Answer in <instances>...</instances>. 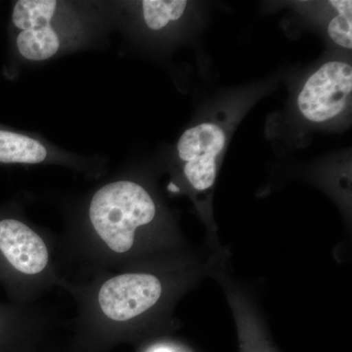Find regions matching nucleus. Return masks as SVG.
<instances>
[{
	"instance_id": "f257e3e1",
	"label": "nucleus",
	"mask_w": 352,
	"mask_h": 352,
	"mask_svg": "<svg viewBox=\"0 0 352 352\" xmlns=\"http://www.w3.org/2000/svg\"><path fill=\"white\" fill-rule=\"evenodd\" d=\"M156 201L140 183L112 180L95 190L59 237L67 280L131 270L161 242Z\"/></svg>"
},
{
	"instance_id": "f03ea898",
	"label": "nucleus",
	"mask_w": 352,
	"mask_h": 352,
	"mask_svg": "<svg viewBox=\"0 0 352 352\" xmlns=\"http://www.w3.org/2000/svg\"><path fill=\"white\" fill-rule=\"evenodd\" d=\"M65 291L76 307L72 346L78 352H111L154 320L170 284L161 273L135 267L69 281Z\"/></svg>"
},
{
	"instance_id": "7ed1b4c3",
	"label": "nucleus",
	"mask_w": 352,
	"mask_h": 352,
	"mask_svg": "<svg viewBox=\"0 0 352 352\" xmlns=\"http://www.w3.org/2000/svg\"><path fill=\"white\" fill-rule=\"evenodd\" d=\"M67 285L59 237L16 210L0 208V286L9 302H39L50 289H65Z\"/></svg>"
},
{
	"instance_id": "20e7f679",
	"label": "nucleus",
	"mask_w": 352,
	"mask_h": 352,
	"mask_svg": "<svg viewBox=\"0 0 352 352\" xmlns=\"http://www.w3.org/2000/svg\"><path fill=\"white\" fill-rule=\"evenodd\" d=\"M59 326L56 312L41 302H0V352H38Z\"/></svg>"
},
{
	"instance_id": "39448f33",
	"label": "nucleus",
	"mask_w": 352,
	"mask_h": 352,
	"mask_svg": "<svg viewBox=\"0 0 352 352\" xmlns=\"http://www.w3.org/2000/svg\"><path fill=\"white\" fill-rule=\"evenodd\" d=\"M352 92V68L344 62L322 65L309 76L298 98V107L305 119L325 122L346 110Z\"/></svg>"
},
{
	"instance_id": "423d86ee",
	"label": "nucleus",
	"mask_w": 352,
	"mask_h": 352,
	"mask_svg": "<svg viewBox=\"0 0 352 352\" xmlns=\"http://www.w3.org/2000/svg\"><path fill=\"white\" fill-rule=\"evenodd\" d=\"M226 144V132L214 122H203L183 132L177 153L192 188L205 192L214 186L217 163Z\"/></svg>"
},
{
	"instance_id": "0eeeda50",
	"label": "nucleus",
	"mask_w": 352,
	"mask_h": 352,
	"mask_svg": "<svg viewBox=\"0 0 352 352\" xmlns=\"http://www.w3.org/2000/svg\"><path fill=\"white\" fill-rule=\"evenodd\" d=\"M47 157V149L38 139L0 129V163L36 164Z\"/></svg>"
},
{
	"instance_id": "6e6552de",
	"label": "nucleus",
	"mask_w": 352,
	"mask_h": 352,
	"mask_svg": "<svg viewBox=\"0 0 352 352\" xmlns=\"http://www.w3.org/2000/svg\"><path fill=\"white\" fill-rule=\"evenodd\" d=\"M16 45L25 59L44 61L57 54L61 41L56 30L50 25L21 31L16 39Z\"/></svg>"
},
{
	"instance_id": "1a4fd4ad",
	"label": "nucleus",
	"mask_w": 352,
	"mask_h": 352,
	"mask_svg": "<svg viewBox=\"0 0 352 352\" xmlns=\"http://www.w3.org/2000/svg\"><path fill=\"white\" fill-rule=\"evenodd\" d=\"M58 4L50 0H20L14 6L13 24L20 31L50 27L57 15Z\"/></svg>"
},
{
	"instance_id": "9d476101",
	"label": "nucleus",
	"mask_w": 352,
	"mask_h": 352,
	"mask_svg": "<svg viewBox=\"0 0 352 352\" xmlns=\"http://www.w3.org/2000/svg\"><path fill=\"white\" fill-rule=\"evenodd\" d=\"M186 6L184 0H145L142 2L143 17L150 29L159 31L180 19Z\"/></svg>"
},
{
	"instance_id": "9b49d317",
	"label": "nucleus",
	"mask_w": 352,
	"mask_h": 352,
	"mask_svg": "<svg viewBox=\"0 0 352 352\" xmlns=\"http://www.w3.org/2000/svg\"><path fill=\"white\" fill-rule=\"evenodd\" d=\"M331 6L338 11V15L331 20L328 34L333 43L351 50L352 48V1L333 0Z\"/></svg>"
},
{
	"instance_id": "f8f14e48",
	"label": "nucleus",
	"mask_w": 352,
	"mask_h": 352,
	"mask_svg": "<svg viewBox=\"0 0 352 352\" xmlns=\"http://www.w3.org/2000/svg\"><path fill=\"white\" fill-rule=\"evenodd\" d=\"M38 352H78L76 351L75 347L72 346L71 342H68L67 344H64V346H57V344H48L47 346H44L41 351Z\"/></svg>"
},
{
	"instance_id": "ddd939ff",
	"label": "nucleus",
	"mask_w": 352,
	"mask_h": 352,
	"mask_svg": "<svg viewBox=\"0 0 352 352\" xmlns=\"http://www.w3.org/2000/svg\"><path fill=\"white\" fill-rule=\"evenodd\" d=\"M152 352H173L170 349H166V347H157Z\"/></svg>"
}]
</instances>
